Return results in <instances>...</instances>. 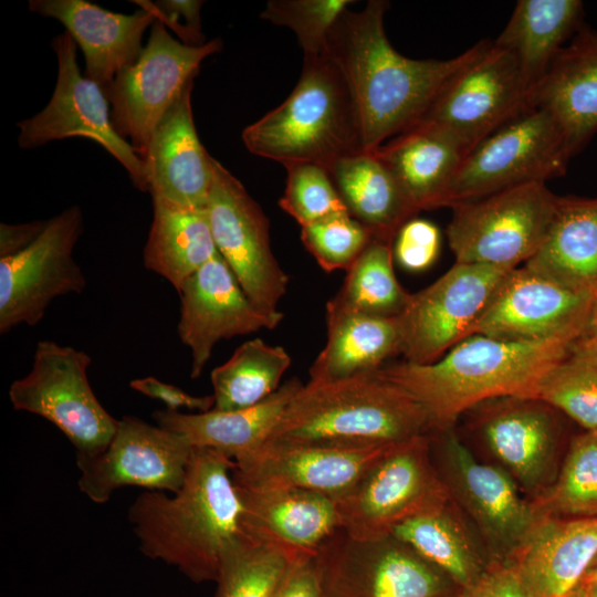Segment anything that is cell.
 Instances as JSON below:
<instances>
[{
	"label": "cell",
	"instance_id": "5",
	"mask_svg": "<svg viewBox=\"0 0 597 597\" xmlns=\"http://www.w3.org/2000/svg\"><path fill=\"white\" fill-rule=\"evenodd\" d=\"M430 433L425 409L375 373L303 385L268 441L398 443Z\"/></svg>",
	"mask_w": 597,
	"mask_h": 597
},
{
	"label": "cell",
	"instance_id": "17",
	"mask_svg": "<svg viewBox=\"0 0 597 597\" xmlns=\"http://www.w3.org/2000/svg\"><path fill=\"white\" fill-rule=\"evenodd\" d=\"M530 92L515 57L486 40L482 51L443 86L420 121L444 127L470 151L528 108Z\"/></svg>",
	"mask_w": 597,
	"mask_h": 597
},
{
	"label": "cell",
	"instance_id": "16",
	"mask_svg": "<svg viewBox=\"0 0 597 597\" xmlns=\"http://www.w3.org/2000/svg\"><path fill=\"white\" fill-rule=\"evenodd\" d=\"M441 459L439 471L451 499L473 520L492 554L510 561L540 517L503 469L478 461L453 428L430 433Z\"/></svg>",
	"mask_w": 597,
	"mask_h": 597
},
{
	"label": "cell",
	"instance_id": "50",
	"mask_svg": "<svg viewBox=\"0 0 597 597\" xmlns=\"http://www.w3.org/2000/svg\"><path fill=\"white\" fill-rule=\"evenodd\" d=\"M585 334L597 343V293L594 295Z\"/></svg>",
	"mask_w": 597,
	"mask_h": 597
},
{
	"label": "cell",
	"instance_id": "15",
	"mask_svg": "<svg viewBox=\"0 0 597 597\" xmlns=\"http://www.w3.org/2000/svg\"><path fill=\"white\" fill-rule=\"evenodd\" d=\"M83 222L82 210L72 206L49 219L27 249L0 259L1 334L21 324L35 326L54 298L85 290V275L73 258Z\"/></svg>",
	"mask_w": 597,
	"mask_h": 597
},
{
	"label": "cell",
	"instance_id": "36",
	"mask_svg": "<svg viewBox=\"0 0 597 597\" xmlns=\"http://www.w3.org/2000/svg\"><path fill=\"white\" fill-rule=\"evenodd\" d=\"M291 363L290 354L282 346L270 345L261 338L244 342L211 371L213 409L232 411L263 401L281 387Z\"/></svg>",
	"mask_w": 597,
	"mask_h": 597
},
{
	"label": "cell",
	"instance_id": "49",
	"mask_svg": "<svg viewBox=\"0 0 597 597\" xmlns=\"http://www.w3.org/2000/svg\"><path fill=\"white\" fill-rule=\"evenodd\" d=\"M48 220L20 224H0V259L18 254L31 245L45 229Z\"/></svg>",
	"mask_w": 597,
	"mask_h": 597
},
{
	"label": "cell",
	"instance_id": "8",
	"mask_svg": "<svg viewBox=\"0 0 597 597\" xmlns=\"http://www.w3.org/2000/svg\"><path fill=\"white\" fill-rule=\"evenodd\" d=\"M91 363V356L83 350L40 341L31 370L9 388L12 407L53 423L73 444L76 457L103 452L118 425L90 385Z\"/></svg>",
	"mask_w": 597,
	"mask_h": 597
},
{
	"label": "cell",
	"instance_id": "27",
	"mask_svg": "<svg viewBox=\"0 0 597 597\" xmlns=\"http://www.w3.org/2000/svg\"><path fill=\"white\" fill-rule=\"evenodd\" d=\"M597 556V515L541 517L510 559L534 597H568Z\"/></svg>",
	"mask_w": 597,
	"mask_h": 597
},
{
	"label": "cell",
	"instance_id": "13",
	"mask_svg": "<svg viewBox=\"0 0 597 597\" xmlns=\"http://www.w3.org/2000/svg\"><path fill=\"white\" fill-rule=\"evenodd\" d=\"M52 49L57 59L56 84L41 112L17 123L20 148L33 149L70 137L92 139L123 165L135 188L148 192L145 161L115 130L104 90L82 75L71 34L65 31L55 36Z\"/></svg>",
	"mask_w": 597,
	"mask_h": 597
},
{
	"label": "cell",
	"instance_id": "47",
	"mask_svg": "<svg viewBox=\"0 0 597 597\" xmlns=\"http://www.w3.org/2000/svg\"><path fill=\"white\" fill-rule=\"evenodd\" d=\"M129 387L146 397L164 402L167 409L171 411L186 408L206 412L214 407L213 395L192 396L181 388L164 383L153 376L133 379Z\"/></svg>",
	"mask_w": 597,
	"mask_h": 597
},
{
	"label": "cell",
	"instance_id": "6",
	"mask_svg": "<svg viewBox=\"0 0 597 597\" xmlns=\"http://www.w3.org/2000/svg\"><path fill=\"white\" fill-rule=\"evenodd\" d=\"M558 196L546 182L510 187L454 205L447 238L455 262L515 269L542 245Z\"/></svg>",
	"mask_w": 597,
	"mask_h": 597
},
{
	"label": "cell",
	"instance_id": "53",
	"mask_svg": "<svg viewBox=\"0 0 597 597\" xmlns=\"http://www.w3.org/2000/svg\"><path fill=\"white\" fill-rule=\"evenodd\" d=\"M568 597H580L576 590H574Z\"/></svg>",
	"mask_w": 597,
	"mask_h": 597
},
{
	"label": "cell",
	"instance_id": "22",
	"mask_svg": "<svg viewBox=\"0 0 597 597\" xmlns=\"http://www.w3.org/2000/svg\"><path fill=\"white\" fill-rule=\"evenodd\" d=\"M471 411L473 428L505 471L524 488L537 489L558 444V411L540 399L520 397L491 399Z\"/></svg>",
	"mask_w": 597,
	"mask_h": 597
},
{
	"label": "cell",
	"instance_id": "54",
	"mask_svg": "<svg viewBox=\"0 0 597 597\" xmlns=\"http://www.w3.org/2000/svg\"><path fill=\"white\" fill-rule=\"evenodd\" d=\"M457 595H458V594H457ZM457 595H455V596H453V597H457Z\"/></svg>",
	"mask_w": 597,
	"mask_h": 597
},
{
	"label": "cell",
	"instance_id": "35",
	"mask_svg": "<svg viewBox=\"0 0 597 597\" xmlns=\"http://www.w3.org/2000/svg\"><path fill=\"white\" fill-rule=\"evenodd\" d=\"M391 536L442 572L459 589L470 586L490 563L476 548L451 498L401 522Z\"/></svg>",
	"mask_w": 597,
	"mask_h": 597
},
{
	"label": "cell",
	"instance_id": "24",
	"mask_svg": "<svg viewBox=\"0 0 597 597\" xmlns=\"http://www.w3.org/2000/svg\"><path fill=\"white\" fill-rule=\"evenodd\" d=\"M189 83L156 127L144 158L151 199L206 209L213 179V157L196 130Z\"/></svg>",
	"mask_w": 597,
	"mask_h": 597
},
{
	"label": "cell",
	"instance_id": "48",
	"mask_svg": "<svg viewBox=\"0 0 597 597\" xmlns=\"http://www.w3.org/2000/svg\"><path fill=\"white\" fill-rule=\"evenodd\" d=\"M272 597H323L313 555L301 554L292 562Z\"/></svg>",
	"mask_w": 597,
	"mask_h": 597
},
{
	"label": "cell",
	"instance_id": "42",
	"mask_svg": "<svg viewBox=\"0 0 597 597\" xmlns=\"http://www.w3.org/2000/svg\"><path fill=\"white\" fill-rule=\"evenodd\" d=\"M350 3L349 0H270L260 17L291 29L304 56H317L325 52L331 30Z\"/></svg>",
	"mask_w": 597,
	"mask_h": 597
},
{
	"label": "cell",
	"instance_id": "7",
	"mask_svg": "<svg viewBox=\"0 0 597 597\" xmlns=\"http://www.w3.org/2000/svg\"><path fill=\"white\" fill-rule=\"evenodd\" d=\"M431 459L430 433L395 443L338 499L342 530L357 540H379L417 514L450 500Z\"/></svg>",
	"mask_w": 597,
	"mask_h": 597
},
{
	"label": "cell",
	"instance_id": "29",
	"mask_svg": "<svg viewBox=\"0 0 597 597\" xmlns=\"http://www.w3.org/2000/svg\"><path fill=\"white\" fill-rule=\"evenodd\" d=\"M302 386L300 379L292 378L263 401L239 410L184 413L164 409L154 411L153 419L159 427L184 437L193 448L212 449L234 461L269 440Z\"/></svg>",
	"mask_w": 597,
	"mask_h": 597
},
{
	"label": "cell",
	"instance_id": "34",
	"mask_svg": "<svg viewBox=\"0 0 597 597\" xmlns=\"http://www.w3.org/2000/svg\"><path fill=\"white\" fill-rule=\"evenodd\" d=\"M218 253L206 209H188L153 199V221L144 248V265L181 285Z\"/></svg>",
	"mask_w": 597,
	"mask_h": 597
},
{
	"label": "cell",
	"instance_id": "38",
	"mask_svg": "<svg viewBox=\"0 0 597 597\" xmlns=\"http://www.w3.org/2000/svg\"><path fill=\"white\" fill-rule=\"evenodd\" d=\"M301 554L304 553L243 533L223 553L216 597H272Z\"/></svg>",
	"mask_w": 597,
	"mask_h": 597
},
{
	"label": "cell",
	"instance_id": "19",
	"mask_svg": "<svg viewBox=\"0 0 597 597\" xmlns=\"http://www.w3.org/2000/svg\"><path fill=\"white\" fill-rule=\"evenodd\" d=\"M395 443L266 441L234 460L233 483L302 489L341 499Z\"/></svg>",
	"mask_w": 597,
	"mask_h": 597
},
{
	"label": "cell",
	"instance_id": "10",
	"mask_svg": "<svg viewBox=\"0 0 597 597\" xmlns=\"http://www.w3.org/2000/svg\"><path fill=\"white\" fill-rule=\"evenodd\" d=\"M323 597H453L460 589L394 536L357 540L342 528L313 555Z\"/></svg>",
	"mask_w": 597,
	"mask_h": 597
},
{
	"label": "cell",
	"instance_id": "9",
	"mask_svg": "<svg viewBox=\"0 0 597 597\" xmlns=\"http://www.w3.org/2000/svg\"><path fill=\"white\" fill-rule=\"evenodd\" d=\"M221 49L220 39L186 45L157 20L136 62L103 88L115 130L143 159L161 118L193 82L203 60Z\"/></svg>",
	"mask_w": 597,
	"mask_h": 597
},
{
	"label": "cell",
	"instance_id": "45",
	"mask_svg": "<svg viewBox=\"0 0 597 597\" xmlns=\"http://www.w3.org/2000/svg\"><path fill=\"white\" fill-rule=\"evenodd\" d=\"M457 597H534L511 561H491L482 574Z\"/></svg>",
	"mask_w": 597,
	"mask_h": 597
},
{
	"label": "cell",
	"instance_id": "31",
	"mask_svg": "<svg viewBox=\"0 0 597 597\" xmlns=\"http://www.w3.org/2000/svg\"><path fill=\"white\" fill-rule=\"evenodd\" d=\"M578 291L597 293V198L559 197L548 232L524 263Z\"/></svg>",
	"mask_w": 597,
	"mask_h": 597
},
{
	"label": "cell",
	"instance_id": "51",
	"mask_svg": "<svg viewBox=\"0 0 597 597\" xmlns=\"http://www.w3.org/2000/svg\"><path fill=\"white\" fill-rule=\"evenodd\" d=\"M575 590L580 597H597V580L582 583Z\"/></svg>",
	"mask_w": 597,
	"mask_h": 597
},
{
	"label": "cell",
	"instance_id": "21",
	"mask_svg": "<svg viewBox=\"0 0 597 597\" xmlns=\"http://www.w3.org/2000/svg\"><path fill=\"white\" fill-rule=\"evenodd\" d=\"M178 336L190 349V377L199 378L222 339L275 328L283 318L259 311L218 252L178 291Z\"/></svg>",
	"mask_w": 597,
	"mask_h": 597
},
{
	"label": "cell",
	"instance_id": "33",
	"mask_svg": "<svg viewBox=\"0 0 597 597\" xmlns=\"http://www.w3.org/2000/svg\"><path fill=\"white\" fill-rule=\"evenodd\" d=\"M579 0H520L494 44L516 60L531 90L584 25Z\"/></svg>",
	"mask_w": 597,
	"mask_h": 597
},
{
	"label": "cell",
	"instance_id": "39",
	"mask_svg": "<svg viewBox=\"0 0 597 597\" xmlns=\"http://www.w3.org/2000/svg\"><path fill=\"white\" fill-rule=\"evenodd\" d=\"M537 399L585 430L597 428V343L577 337L544 377Z\"/></svg>",
	"mask_w": 597,
	"mask_h": 597
},
{
	"label": "cell",
	"instance_id": "18",
	"mask_svg": "<svg viewBox=\"0 0 597 597\" xmlns=\"http://www.w3.org/2000/svg\"><path fill=\"white\" fill-rule=\"evenodd\" d=\"M192 450L180 434L124 416L103 452L76 457L78 488L97 504L124 486L176 493L185 481Z\"/></svg>",
	"mask_w": 597,
	"mask_h": 597
},
{
	"label": "cell",
	"instance_id": "2",
	"mask_svg": "<svg viewBox=\"0 0 597 597\" xmlns=\"http://www.w3.org/2000/svg\"><path fill=\"white\" fill-rule=\"evenodd\" d=\"M234 465L219 451L193 448L178 492L147 490L137 496L128 521L140 552L195 583L216 582L223 553L244 533Z\"/></svg>",
	"mask_w": 597,
	"mask_h": 597
},
{
	"label": "cell",
	"instance_id": "44",
	"mask_svg": "<svg viewBox=\"0 0 597 597\" xmlns=\"http://www.w3.org/2000/svg\"><path fill=\"white\" fill-rule=\"evenodd\" d=\"M394 242V255L399 265L418 272L428 269L437 260L441 234L434 223L412 218L399 229Z\"/></svg>",
	"mask_w": 597,
	"mask_h": 597
},
{
	"label": "cell",
	"instance_id": "32",
	"mask_svg": "<svg viewBox=\"0 0 597 597\" xmlns=\"http://www.w3.org/2000/svg\"><path fill=\"white\" fill-rule=\"evenodd\" d=\"M327 172L350 216L375 238L395 240L399 229L418 213L371 150L344 157Z\"/></svg>",
	"mask_w": 597,
	"mask_h": 597
},
{
	"label": "cell",
	"instance_id": "52",
	"mask_svg": "<svg viewBox=\"0 0 597 597\" xmlns=\"http://www.w3.org/2000/svg\"><path fill=\"white\" fill-rule=\"evenodd\" d=\"M594 580H597V556L596 558L594 559V562L591 563V565L589 566V568L587 569V572L585 573L582 582V583H590V582H594Z\"/></svg>",
	"mask_w": 597,
	"mask_h": 597
},
{
	"label": "cell",
	"instance_id": "11",
	"mask_svg": "<svg viewBox=\"0 0 597 597\" xmlns=\"http://www.w3.org/2000/svg\"><path fill=\"white\" fill-rule=\"evenodd\" d=\"M572 155L552 116L528 107L494 130L462 160L446 207L522 184L564 175Z\"/></svg>",
	"mask_w": 597,
	"mask_h": 597
},
{
	"label": "cell",
	"instance_id": "43",
	"mask_svg": "<svg viewBox=\"0 0 597 597\" xmlns=\"http://www.w3.org/2000/svg\"><path fill=\"white\" fill-rule=\"evenodd\" d=\"M287 177L279 205L301 228L332 213L348 211L323 167L297 163L285 166Z\"/></svg>",
	"mask_w": 597,
	"mask_h": 597
},
{
	"label": "cell",
	"instance_id": "46",
	"mask_svg": "<svg viewBox=\"0 0 597 597\" xmlns=\"http://www.w3.org/2000/svg\"><path fill=\"white\" fill-rule=\"evenodd\" d=\"M146 3L157 20L171 29L184 44L201 46L208 42L201 30L200 10L203 1L159 0Z\"/></svg>",
	"mask_w": 597,
	"mask_h": 597
},
{
	"label": "cell",
	"instance_id": "14",
	"mask_svg": "<svg viewBox=\"0 0 597 597\" xmlns=\"http://www.w3.org/2000/svg\"><path fill=\"white\" fill-rule=\"evenodd\" d=\"M513 269L459 263L432 284L411 294L398 316L400 354L405 362L426 365L440 359L471 336L500 284Z\"/></svg>",
	"mask_w": 597,
	"mask_h": 597
},
{
	"label": "cell",
	"instance_id": "28",
	"mask_svg": "<svg viewBox=\"0 0 597 597\" xmlns=\"http://www.w3.org/2000/svg\"><path fill=\"white\" fill-rule=\"evenodd\" d=\"M417 212L446 207L452 180L469 150L448 129L419 121L371 150Z\"/></svg>",
	"mask_w": 597,
	"mask_h": 597
},
{
	"label": "cell",
	"instance_id": "3",
	"mask_svg": "<svg viewBox=\"0 0 597 597\" xmlns=\"http://www.w3.org/2000/svg\"><path fill=\"white\" fill-rule=\"evenodd\" d=\"M580 335L522 343L475 334L434 363L404 360L374 373L401 387L425 409L430 433L441 432L484 401L537 399L546 374Z\"/></svg>",
	"mask_w": 597,
	"mask_h": 597
},
{
	"label": "cell",
	"instance_id": "41",
	"mask_svg": "<svg viewBox=\"0 0 597 597\" xmlns=\"http://www.w3.org/2000/svg\"><path fill=\"white\" fill-rule=\"evenodd\" d=\"M373 238L348 211L332 213L301 228L305 249L325 272L347 271Z\"/></svg>",
	"mask_w": 597,
	"mask_h": 597
},
{
	"label": "cell",
	"instance_id": "26",
	"mask_svg": "<svg viewBox=\"0 0 597 597\" xmlns=\"http://www.w3.org/2000/svg\"><path fill=\"white\" fill-rule=\"evenodd\" d=\"M234 486L242 507V530L248 535L314 555L342 528L338 501L332 496L292 488Z\"/></svg>",
	"mask_w": 597,
	"mask_h": 597
},
{
	"label": "cell",
	"instance_id": "25",
	"mask_svg": "<svg viewBox=\"0 0 597 597\" xmlns=\"http://www.w3.org/2000/svg\"><path fill=\"white\" fill-rule=\"evenodd\" d=\"M528 106L546 111L572 155L597 132V32L583 25L532 87Z\"/></svg>",
	"mask_w": 597,
	"mask_h": 597
},
{
	"label": "cell",
	"instance_id": "12",
	"mask_svg": "<svg viewBox=\"0 0 597 597\" xmlns=\"http://www.w3.org/2000/svg\"><path fill=\"white\" fill-rule=\"evenodd\" d=\"M212 238L250 302L276 318L289 275L276 260L270 222L241 181L213 158V179L206 205Z\"/></svg>",
	"mask_w": 597,
	"mask_h": 597
},
{
	"label": "cell",
	"instance_id": "40",
	"mask_svg": "<svg viewBox=\"0 0 597 597\" xmlns=\"http://www.w3.org/2000/svg\"><path fill=\"white\" fill-rule=\"evenodd\" d=\"M531 503L540 519L597 515V428L573 439L556 480Z\"/></svg>",
	"mask_w": 597,
	"mask_h": 597
},
{
	"label": "cell",
	"instance_id": "1",
	"mask_svg": "<svg viewBox=\"0 0 597 597\" xmlns=\"http://www.w3.org/2000/svg\"><path fill=\"white\" fill-rule=\"evenodd\" d=\"M387 8V1L370 0L360 11L347 9L331 30L325 50L348 85L366 151L418 123L449 80L486 43L482 40L449 60L409 59L386 35Z\"/></svg>",
	"mask_w": 597,
	"mask_h": 597
},
{
	"label": "cell",
	"instance_id": "23",
	"mask_svg": "<svg viewBox=\"0 0 597 597\" xmlns=\"http://www.w3.org/2000/svg\"><path fill=\"white\" fill-rule=\"evenodd\" d=\"M133 14L112 12L86 0H31L29 10L60 21L81 48L85 76L102 88L136 62L145 31L157 21L145 1Z\"/></svg>",
	"mask_w": 597,
	"mask_h": 597
},
{
	"label": "cell",
	"instance_id": "4",
	"mask_svg": "<svg viewBox=\"0 0 597 597\" xmlns=\"http://www.w3.org/2000/svg\"><path fill=\"white\" fill-rule=\"evenodd\" d=\"M248 150L284 167L308 163L328 169L365 151L353 96L339 69L324 52L304 56L287 98L242 132Z\"/></svg>",
	"mask_w": 597,
	"mask_h": 597
},
{
	"label": "cell",
	"instance_id": "37",
	"mask_svg": "<svg viewBox=\"0 0 597 597\" xmlns=\"http://www.w3.org/2000/svg\"><path fill=\"white\" fill-rule=\"evenodd\" d=\"M394 240L373 238L346 271L333 305L376 317H398L411 294L398 282L394 271Z\"/></svg>",
	"mask_w": 597,
	"mask_h": 597
},
{
	"label": "cell",
	"instance_id": "20",
	"mask_svg": "<svg viewBox=\"0 0 597 597\" xmlns=\"http://www.w3.org/2000/svg\"><path fill=\"white\" fill-rule=\"evenodd\" d=\"M594 294L564 285L525 265L507 273L472 335L533 343L586 331Z\"/></svg>",
	"mask_w": 597,
	"mask_h": 597
},
{
	"label": "cell",
	"instance_id": "30",
	"mask_svg": "<svg viewBox=\"0 0 597 597\" xmlns=\"http://www.w3.org/2000/svg\"><path fill=\"white\" fill-rule=\"evenodd\" d=\"M327 338L310 368V381L329 383L374 373L400 354L399 317H376L327 302Z\"/></svg>",
	"mask_w": 597,
	"mask_h": 597
}]
</instances>
